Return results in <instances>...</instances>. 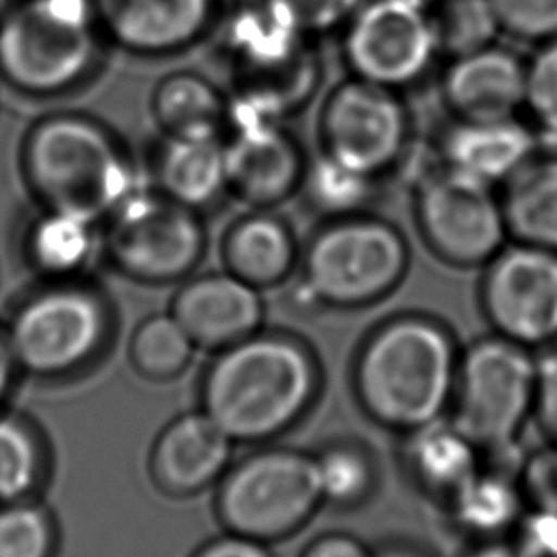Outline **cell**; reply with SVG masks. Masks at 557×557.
<instances>
[{
  "instance_id": "cell-1",
  "label": "cell",
  "mask_w": 557,
  "mask_h": 557,
  "mask_svg": "<svg viewBox=\"0 0 557 557\" xmlns=\"http://www.w3.org/2000/svg\"><path fill=\"white\" fill-rule=\"evenodd\" d=\"M321 387L318 359L302 342L258 333L218 351L201 382L202 412L233 443L275 440L313 407Z\"/></svg>"
},
{
  "instance_id": "cell-2",
  "label": "cell",
  "mask_w": 557,
  "mask_h": 557,
  "mask_svg": "<svg viewBox=\"0 0 557 557\" xmlns=\"http://www.w3.org/2000/svg\"><path fill=\"white\" fill-rule=\"evenodd\" d=\"M460 356L453 336L435 321L394 319L357 356V399L374 422L410 434L450 409Z\"/></svg>"
},
{
  "instance_id": "cell-3",
  "label": "cell",
  "mask_w": 557,
  "mask_h": 557,
  "mask_svg": "<svg viewBox=\"0 0 557 557\" xmlns=\"http://www.w3.org/2000/svg\"><path fill=\"white\" fill-rule=\"evenodd\" d=\"M24 171L48 210L98 222L132 194L134 176L115 139L85 116L40 121L25 139Z\"/></svg>"
},
{
  "instance_id": "cell-4",
  "label": "cell",
  "mask_w": 557,
  "mask_h": 557,
  "mask_svg": "<svg viewBox=\"0 0 557 557\" xmlns=\"http://www.w3.org/2000/svg\"><path fill=\"white\" fill-rule=\"evenodd\" d=\"M94 0H27L0 20V73L27 94L78 85L98 54Z\"/></svg>"
},
{
  "instance_id": "cell-5",
  "label": "cell",
  "mask_w": 557,
  "mask_h": 557,
  "mask_svg": "<svg viewBox=\"0 0 557 557\" xmlns=\"http://www.w3.org/2000/svg\"><path fill=\"white\" fill-rule=\"evenodd\" d=\"M323 504L313 455L262 449L227 468L214 510L227 533L270 544L300 531Z\"/></svg>"
},
{
  "instance_id": "cell-6",
  "label": "cell",
  "mask_w": 557,
  "mask_h": 557,
  "mask_svg": "<svg viewBox=\"0 0 557 557\" xmlns=\"http://www.w3.org/2000/svg\"><path fill=\"white\" fill-rule=\"evenodd\" d=\"M534 394L536 359L531 349L496 334L460 356L453 422L481 453L504 455L516 447L533 417Z\"/></svg>"
},
{
  "instance_id": "cell-7",
  "label": "cell",
  "mask_w": 557,
  "mask_h": 557,
  "mask_svg": "<svg viewBox=\"0 0 557 557\" xmlns=\"http://www.w3.org/2000/svg\"><path fill=\"white\" fill-rule=\"evenodd\" d=\"M111 333L108 306L90 288L60 283L27 298L7 331L20 372L70 379L101 356Z\"/></svg>"
},
{
  "instance_id": "cell-8",
  "label": "cell",
  "mask_w": 557,
  "mask_h": 557,
  "mask_svg": "<svg viewBox=\"0 0 557 557\" xmlns=\"http://www.w3.org/2000/svg\"><path fill=\"white\" fill-rule=\"evenodd\" d=\"M407 268L401 237L384 224L349 222L321 233L306 260V288L318 302L356 308L399 283Z\"/></svg>"
},
{
  "instance_id": "cell-9",
  "label": "cell",
  "mask_w": 557,
  "mask_h": 557,
  "mask_svg": "<svg viewBox=\"0 0 557 557\" xmlns=\"http://www.w3.org/2000/svg\"><path fill=\"white\" fill-rule=\"evenodd\" d=\"M205 233L194 209L166 195L132 194L111 214L108 252L124 275L141 283H171L194 270Z\"/></svg>"
},
{
  "instance_id": "cell-10",
  "label": "cell",
  "mask_w": 557,
  "mask_h": 557,
  "mask_svg": "<svg viewBox=\"0 0 557 557\" xmlns=\"http://www.w3.org/2000/svg\"><path fill=\"white\" fill-rule=\"evenodd\" d=\"M437 45L434 20L418 0H376L359 12L348 35L351 67L364 83L392 88L420 77Z\"/></svg>"
},
{
  "instance_id": "cell-11",
  "label": "cell",
  "mask_w": 557,
  "mask_h": 557,
  "mask_svg": "<svg viewBox=\"0 0 557 557\" xmlns=\"http://www.w3.org/2000/svg\"><path fill=\"white\" fill-rule=\"evenodd\" d=\"M483 304L506 341L529 349L556 344L557 256L531 245L500 256L485 278Z\"/></svg>"
},
{
  "instance_id": "cell-12",
  "label": "cell",
  "mask_w": 557,
  "mask_h": 557,
  "mask_svg": "<svg viewBox=\"0 0 557 557\" xmlns=\"http://www.w3.org/2000/svg\"><path fill=\"white\" fill-rule=\"evenodd\" d=\"M420 220L437 252L462 265L488 260L506 230L504 212L487 184L457 171L428 182L420 197Z\"/></svg>"
},
{
  "instance_id": "cell-13",
  "label": "cell",
  "mask_w": 557,
  "mask_h": 557,
  "mask_svg": "<svg viewBox=\"0 0 557 557\" xmlns=\"http://www.w3.org/2000/svg\"><path fill=\"white\" fill-rule=\"evenodd\" d=\"M323 131L333 161L372 176L401 151L407 121L387 88L361 81L334 94L326 106Z\"/></svg>"
},
{
  "instance_id": "cell-14",
  "label": "cell",
  "mask_w": 557,
  "mask_h": 557,
  "mask_svg": "<svg viewBox=\"0 0 557 557\" xmlns=\"http://www.w3.org/2000/svg\"><path fill=\"white\" fill-rule=\"evenodd\" d=\"M232 131L225 139L227 189L240 201L268 207L283 201L300 180V157L271 116L232 106Z\"/></svg>"
},
{
  "instance_id": "cell-15",
  "label": "cell",
  "mask_w": 557,
  "mask_h": 557,
  "mask_svg": "<svg viewBox=\"0 0 557 557\" xmlns=\"http://www.w3.org/2000/svg\"><path fill=\"white\" fill-rule=\"evenodd\" d=\"M171 313L197 348L218 354L260 331L263 302L260 288L225 271L187 281Z\"/></svg>"
},
{
  "instance_id": "cell-16",
  "label": "cell",
  "mask_w": 557,
  "mask_h": 557,
  "mask_svg": "<svg viewBox=\"0 0 557 557\" xmlns=\"http://www.w3.org/2000/svg\"><path fill=\"white\" fill-rule=\"evenodd\" d=\"M235 443L202 410L174 418L159 434L149 475L163 495L187 498L212 487L224 478Z\"/></svg>"
},
{
  "instance_id": "cell-17",
  "label": "cell",
  "mask_w": 557,
  "mask_h": 557,
  "mask_svg": "<svg viewBox=\"0 0 557 557\" xmlns=\"http://www.w3.org/2000/svg\"><path fill=\"white\" fill-rule=\"evenodd\" d=\"M96 14L119 47L134 54H171L207 32L214 0H96Z\"/></svg>"
},
{
  "instance_id": "cell-18",
  "label": "cell",
  "mask_w": 557,
  "mask_h": 557,
  "mask_svg": "<svg viewBox=\"0 0 557 557\" xmlns=\"http://www.w3.org/2000/svg\"><path fill=\"white\" fill-rule=\"evenodd\" d=\"M445 88L466 121H504L525 101L527 71L513 55L488 47L457 58Z\"/></svg>"
},
{
  "instance_id": "cell-19",
  "label": "cell",
  "mask_w": 557,
  "mask_h": 557,
  "mask_svg": "<svg viewBox=\"0 0 557 557\" xmlns=\"http://www.w3.org/2000/svg\"><path fill=\"white\" fill-rule=\"evenodd\" d=\"M163 195L187 209H201L227 189L225 139L220 131L169 136L159 156Z\"/></svg>"
},
{
  "instance_id": "cell-20",
  "label": "cell",
  "mask_w": 557,
  "mask_h": 557,
  "mask_svg": "<svg viewBox=\"0 0 557 557\" xmlns=\"http://www.w3.org/2000/svg\"><path fill=\"white\" fill-rule=\"evenodd\" d=\"M529 132L504 121H466L447 139L450 171L460 172L491 186L498 180L513 178L531 156Z\"/></svg>"
},
{
  "instance_id": "cell-21",
  "label": "cell",
  "mask_w": 557,
  "mask_h": 557,
  "mask_svg": "<svg viewBox=\"0 0 557 557\" xmlns=\"http://www.w3.org/2000/svg\"><path fill=\"white\" fill-rule=\"evenodd\" d=\"M407 435L410 475L430 495L442 496L449 503L480 472L481 450L453 420L440 418Z\"/></svg>"
},
{
  "instance_id": "cell-22",
  "label": "cell",
  "mask_w": 557,
  "mask_h": 557,
  "mask_svg": "<svg viewBox=\"0 0 557 557\" xmlns=\"http://www.w3.org/2000/svg\"><path fill=\"white\" fill-rule=\"evenodd\" d=\"M227 271L256 288L277 285L295 265V240L287 227L268 216L233 225L224 243Z\"/></svg>"
},
{
  "instance_id": "cell-23",
  "label": "cell",
  "mask_w": 557,
  "mask_h": 557,
  "mask_svg": "<svg viewBox=\"0 0 557 557\" xmlns=\"http://www.w3.org/2000/svg\"><path fill=\"white\" fill-rule=\"evenodd\" d=\"M449 504L458 525L485 542L511 533L525 511L518 473L508 475L483 466Z\"/></svg>"
},
{
  "instance_id": "cell-24",
  "label": "cell",
  "mask_w": 557,
  "mask_h": 557,
  "mask_svg": "<svg viewBox=\"0 0 557 557\" xmlns=\"http://www.w3.org/2000/svg\"><path fill=\"white\" fill-rule=\"evenodd\" d=\"M504 218L527 245L557 250V161L523 166L513 176Z\"/></svg>"
},
{
  "instance_id": "cell-25",
  "label": "cell",
  "mask_w": 557,
  "mask_h": 557,
  "mask_svg": "<svg viewBox=\"0 0 557 557\" xmlns=\"http://www.w3.org/2000/svg\"><path fill=\"white\" fill-rule=\"evenodd\" d=\"M47 468V447L37 428L0 410V504L35 498Z\"/></svg>"
},
{
  "instance_id": "cell-26",
  "label": "cell",
  "mask_w": 557,
  "mask_h": 557,
  "mask_svg": "<svg viewBox=\"0 0 557 557\" xmlns=\"http://www.w3.org/2000/svg\"><path fill=\"white\" fill-rule=\"evenodd\" d=\"M94 224L70 212L48 210L29 232L32 262L52 277H70L85 268L96 247Z\"/></svg>"
},
{
  "instance_id": "cell-27",
  "label": "cell",
  "mask_w": 557,
  "mask_h": 557,
  "mask_svg": "<svg viewBox=\"0 0 557 557\" xmlns=\"http://www.w3.org/2000/svg\"><path fill=\"white\" fill-rule=\"evenodd\" d=\"M153 111L169 136L218 131L225 119L224 100L216 88L189 73L164 78L153 96Z\"/></svg>"
},
{
  "instance_id": "cell-28",
  "label": "cell",
  "mask_w": 557,
  "mask_h": 557,
  "mask_svg": "<svg viewBox=\"0 0 557 557\" xmlns=\"http://www.w3.org/2000/svg\"><path fill=\"white\" fill-rule=\"evenodd\" d=\"M194 341L172 313L153 315L132 334L131 363L151 382H169L186 372L195 356Z\"/></svg>"
},
{
  "instance_id": "cell-29",
  "label": "cell",
  "mask_w": 557,
  "mask_h": 557,
  "mask_svg": "<svg viewBox=\"0 0 557 557\" xmlns=\"http://www.w3.org/2000/svg\"><path fill=\"white\" fill-rule=\"evenodd\" d=\"M319 481L325 503L354 508L369 500L376 487V465L363 445L354 442L331 443L315 455Z\"/></svg>"
},
{
  "instance_id": "cell-30",
  "label": "cell",
  "mask_w": 557,
  "mask_h": 557,
  "mask_svg": "<svg viewBox=\"0 0 557 557\" xmlns=\"http://www.w3.org/2000/svg\"><path fill=\"white\" fill-rule=\"evenodd\" d=\"M58 525L37 498L0 504V557H54Z\"/></svg>"
},
{
  "instance_id": "cell-31",
  "label": "cell",
  "mask_w": 557,
  "mask_h": 557,
  "mask_svg": "<svg viewBox=\"0 0 557 557\" xmlns=\"http://www.w3.org/2000/svg\"><path fill=\"white\" fill-rule=\"evenodd\" d=\"M434 25L437 45L457 58L485 50L500 32L491 0H449Z\"/></svg>"
},
{
  "instance_id": "cell-32",
  "label": "cell",
  "mask_w": 557,
  "mask_h": 557,
  "mask_svg": "<svg viewBox=\"0 0 557 557\" xmlns=\"http://www.w3.org/2000/svg\"><path fill=\"white\" fill-rule=\"evenodd\" d=\"M369 180L371 176L349 171L326 157L311 174V195L325 209H354L369 195Z\"/></svg>"
},
{
  "instance_id": "cell-33",
  "label": "cell",
  "mask_w": 557,
  "mask_h": 557,
  "mask_svg": "<svg viewBox=\"0 0 557 557\" xmlns=\"http://www.w3.org/2000/svg\"><path fill=\"white\" fill-rule=\"evenodd\" d=\"M500 29L523 39H556L557 0H491Z\"/></svg>"
},
{
  "instance_id": "cell-34",
  "label": "cell",
  "mask_w": 557,
  "mask_h": 557,
  "mask_svg": "<svg viewBox=\"0 0 557 557\" xmlns=\"http://www.w3.org/2000/svg\"><path fill=\"white\" fill-rule=\"evenodd\" d=\"M296 32H325L341 24L361 0H263Z\"/></svg>"
},
{
  "instance_id": "cell-35",
  "label": "cell",
  "mask_w": 557,
  "mask_h": 557,
  "mask_svg": "<svg viewBox=\"0 0 557 557\" xmlns=\"http://www.w3.org/2000/svg\"><path fill=\"white\" fill-rule=\"evenodd\" d=\"M525 101L546 128L557 132V37L527 71Z\"/></svg>"
},
{
  "instance_id": "cell-36",
  "label": "cell",
  "mask_w": 557,
  "mask_h": 557,
  "mask_svg": "<svg viewBox=\"0 0 557 557\" xmlns=\"http://www.w3.org/2000/svg\"><path fill=\"white\" fill-rule=\"evenodd\" d=\"M519 487L529 508L557 511V447L529 458L519 470Z\"/></svg>"
},
{
  "instance_id": "cell-37",
  "label": "cell",
  "mask_w": 557,
  "mask_h": 557,
  "mask_svg": "<svg viewBox=\"0 0 557 557\" xmlns=\"http://www.w3.org/2000/svg\"><path fill=\"white\" fill-rule=\"evenodd\" d=\"M511 533L519 556L557 557V511L529 508Z\"/></svg>"
},
{
  "instance_id": "cell-38",
  "label": "cell",
  "mask_w": 557,
  "mask_h": 557,
  "mask_svg": "<svg viewBox=\"0 0 557 557\" xmlns=\"http://www.w3.org/2000/svg\"><path fill=\"white\" fill-rule=\"evenodd\" d=\"M533 417L549 445L557 447V346L536 359Z\"/></svg>"
},
{
  "instance_id": "cell-39",
  "label": "cell",
  "mask_w": 557,
  "mask_h": 557,
  "mask_svg": "<svg viewBox=\"0 0 557 557\" xmlns=\"http://www.w3.org/2000/svg\"><path fill=\"white\" fill-rule=\"evenodd\" d=\"M191 557H273V554L263 542L225 531L222 536L207 542Z\"/></svg>"
},
{
  "instance_id": "cell-40",
  "label": "cell",
  "mask_w": 557,
  "mask_h": 557,
  "mask_svg": "<svg viewBox=\"0 0 557 557\" xmlns=\"http://www.w3.org/2000/svg\"><path fill=\"white\" fill-rule=\"evenodd\" d=\"M300 557H374V554L349 534L329 533L310 542Z\"/></svg>"
},
{
  "instance_id": "cell-41",
  "label": "cell",
  "mask_w": 557,
  "mask_h": 557,
  "mask_svg": "<svg viewBox=\"0 0 557 557\" xmlns=\"http://www.w3.org/2000/svg\"><path fill=\"white\" fill-rule=\"evenodd\" d=\"M17 372L20 369H17L16 359L12 356L7 334L0 333V410L12 394Z\"/></svg>"
},
{
  "instance_id": "cell-42",
  "label": "cell",
  "mask_w": 557,
  "mask_h": 557,
  "mask_svg": "<svg viewBox=\"0 0 557 557\" xmlns=\"http://www.w3.org/2000/svg\"><path fill=\"white\" fill-rule=\"evenodd\" d=\"M472 557H521L511 542L487 541Z\"/></svg>"
},
{
  "instance_id": "cell-43",
  "label": "cell",
  "mask_w": 557,
  "mask_h": 557,
  "mask_svg": "<svg viewBox=\"0 0 557 557\" xmlns=\"http://www.w3.org/2000/svg\"><path fill=\"white\" fill-rule=\"evenodd\" d=\"M374 557H428L422 549L410 548V546H392V548L382 549Z\"/></svg>"
},
{
  "instance_id": "cell-44",
  "label": "cell",
  "mask_w": 557,
  "mask_h": 557,
  "mask_svg": "<svg viewBox=\"0 0 557 557\" xmlns=\"http://www.w3.org/2000/svg\"><path fill=\"white\" fill-rule=\"evenodd\" d=\"M10 4L12 0H0V20L9 14Z\"/></svg>"
}]
</instances>
